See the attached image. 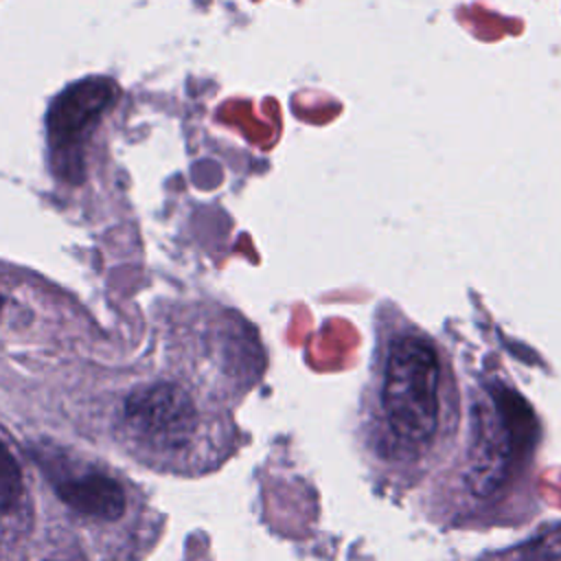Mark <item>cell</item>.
<instances>
[{"instance_id":"1","label":"cell","mask_w":561,"mask_h":561,"mask_svg":"<svg viewBox=\"0 0 561 561\" xmlns=\"http://www.w3.org/2000/svg\"><path fill=\"white\" fill-rule=\"evenodd\" d=\"M366 414L375 456L403 473L447 445L456 423L451 377L430 335L401 327L379 344Z\"/></svg>"},{"instance_id":"2","label":"cell","mask_w":561,"mask_h":561,"mask_svg":"<svg viewBox=\"0 0 561 561\" xmlns=\"http://www.w3.org/2000/svg\"><path fill=\"white\" fill-rule=\"evenodd\" d=\"M123 416L140 440L167 451L191 447L202 427L193 394L173 381H156L129 392Z\"/></svg>"},{"instance_id":"3","label":"cell","mask_w":561,"mask_h":561,"mask_svg":"<svg viewBox=\"0 0 561 561\" xmlns=\"http://www.w3.org/2000/svg\"><path fill=\"white\" fill-rule=\"evenodd\" d=\"M112 96L114 85L103 79L83 81L66 90L50 107V138L66 145L75 142L101 116Z\"/></svg>"},{"instance_id":"4","label":"cell","mask_w":561,"mask_h":561,"mask_svg":"<svg viewBox=\"0 0 561 561\" xmlns=\"http://www.w3.org/2000/svg\"><path fill=\"white\" fill-rule=\"evenodd\" d=\"M55 491L70 511L94 519L114 522L127 508L123 486L112 476L101 471L64 478L57 482Z\"/></svg>"},{"instance_id":"5","label":"cell","mask_w":561,"mask_h":561,"mask_svg":"<svg viewBox=\"0 0 561 561\" xmlns=\"http://www.w3.org/2000/svg\"><path fill=\"white\" fill-rule=\"evenodd\" d=\"M22 469L9 447L0 440V513L13 511L22 500Z\"/></svg>"},{"instance_id":"6","label":"cell","mask_w":561,"mask_h":561,"mask_svg":"<svg viewBox=\"0 0 561 561\" xmlns=\"http://www.w3.org/2000/svg\"><path fill=\"white\" fill-rule=\"evenodd\" d=\"M0 309H2V296H0Z\"/></svg>"}]
</instances>
